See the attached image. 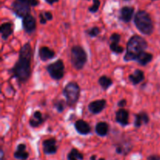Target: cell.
<instances>
[{
    "label": "cell",
    "instance_id": "cell-1",
    "mask_svg": "<svg viewBox=\"0 0 160 160\" xmlns=\"http://www.w3.org/2000/svg\"><path fill=\"white\" fill-rule=\"evenodd\" d=\"M31 45L29 43L25 44L20 49L18 61L12 68L13 77L20 82H25L31 76Z\"/></svg>",
    "mask_w": 160,
    "mask_h": 160
},
{
    "label": "cell",
    "instance_id": "cell-2",
    "mask_svg": "<svg viewBox=\"0 0 160 160\" xmlns=\"http://www.w3.org/2000/svg\"><path fill=\"white\" fill-rule=\"evenodd\" d=\"M147 46V42L143 38L138 35L133 36L128 42L124 60H136V59L145 52Z\"/></svg>",
    "mask_w": 160,
    "mask_h": 160
},
{
    "label": "cell",
    "instance_id": "cell-3",
    "mask_svg": "<svg viewBox=\"0 0 160 160\" xmlns=\"http://www.w3.org/2000/svg\"><path fill=\"white\" fill-rule=\"evenodd\" d=\"M134 23L144 34L149 35L153 31V23L150 16L145 11H139L134 17Z\"/></svg>",
    "mask_w": 160,
    "mask_h": 160
},
{
    "label": "cell",
    "instance_id": "cell-4",
    "mask_svg": "<svg viewBox=\"0 0 160 160\" xmlns=\"http://www.w3.org/2000/svg\"><path fill=\"white\" fill-rule=\"evenodd\" d=\"M87 62V54L81 46H73L71 49V62L77 70H81Z\"/></svg>",
    "mask_w": 160,
    "mask_h": 160
},
{
    "label": "cell",
    "instance_id": "cell-5",
    "mask_svg": "<svg viewBox=\"0 0 160 160\" xmlns=\"http://www.w3.org/2000/svg\"><path fill=\"white\" fill-rule=\"evenodd\" d=\"M63 95L67 99V103L72 106L77 103L80 96V87L77 83L70 82L63 89Z\"/></svg>",
    "mask_w": 160,
    "mask_h": 160
},
{
    "label": "cell",
    "instance_id": "cell-6",
    "mask_svg": "<svg viewBox=\"0 0 160 160\" xmlns=\"http://www.w3.org/2000/svg\"><path fill=\"white\" fill-rule=\"evenodd\" d=\"M47 70L52 78L55 80H60L64 76V63L61 59H59L47 67Z\"/></svg>",
    "mask_w": 160,
    "mask_h": 160
},
{
    "label": "cell",
    "instance_id": "cell-7",
    "mask_svg": "<svg viewBox=\"0 0 160 160\" xmlns=\"http://www.w3.org/2000/svg\"><path fill=\"white\" fill-rule=\"evenodd\" d=\"M12 9L17 16L20 17L29 15L30 5L25 0H15L12 3Z\"/></svg>",
    "mask_w": 160,
    "mask_h": 160
},
{
    "label": "cell",
    "instance_id": "cell-8",
    "mask_svg": "<svg viewBox=\"0 0 160 160\" xmlns=\"http://www.w3.org/2000/svg\"><path fill=\"white\" fill-rule=\"evenodd\" d=\"M106 100L102 99V100H96L92 102H91L88 106V109L91 112L94 114L99 113L100 112L103 110L106 107Z\"/></svg>",
    "mask_w": 160,
    "mask_h": 160
},
{
    "label": "cell",
    "instance_id": "cell-9",
    "mask_svg": "<svg viewBox=\"0 0 160 160\" xmlns=\"http://www.w3.org/2000/svg\"><path fill=\"white\" fill-rule=\"evenodd\" d=\"M56 141L55 138L47 139L43 142V150L46 154H54L56 152L57 147L56 145Z\"/></svg>",
    "mask_w": 160,
    "mask_h": 160
},
{
    "label": "cell",
    "instance_id": "cell-10",
    "mask_svg": "<svg viewBox=\"0 0 160 160\" xmlns=\"http://www.w3.org/2000/svg\"><path fill=\"white\" fill-rule=\"evenodd\" d=\"M23 27L27 32H32L36 28V20L32 16L28 15L23 19Z\"/></svg>",
    "mask_w": 160,
    "mask_h": 160
},
{
    "label": "cell",
    "instance_id": "cell-11",
    "mask_svg": "<svg viewBox=\"0 0 160 160\" xmlns=\"http://www.w3.org/2000/svg\"><path fill=\"white\" fill-rule=\"evenodd\" d=\"M75 128L77 131L81 134H88L91 131V128L88 123L82 120H78L75 123Z\"/></svg>",
    "mask_w": 160,
    "mask_h": 160
},
{
    "label": "cell",
    "instance_id": "cell-12",
    "mask_svg": "<svg viewBox=\"0 0 160 160\" xmlns=\"http://www.w3.org/2000/svg\"><path fill=\"white\" fill-rule=\"evenodd\" d=\"M117 121L122 126H127L128 124V119H129V113L125 109H119L116 114Z\"/></svg>",
    "mask_w": 160,
    "mask_h": 160
},
{
    "label": "cell",
    "instance_id": "cell-13",
    "mask_svg": "<svg viewBox=\"0 0 160 160\" xmlns=\"http://www.w3.org/2000/svg\"><path fill=\"white\" fill-rule=\"evenodd\" d=\"M39 56L42 61H47L55 57V52L48 47H42L39 49Z\"/></svg>",
    "mask_w": 160,
    "mask_h": 160
},
{
    "label": "cell",
    "instance_id": "cell-14",
    "mask_svg": "<svg viewBox=\"0 0 160 160\" xmlns=\"http://www.w3.org/2000/svg\"><path fill=\"white\" fill-rule=\"evenodd\" d=\"M133 14H134V9L132 7L126 6L121 9L120 12V18L123 21L129 22L132 19Z\"/></svg>",
    "mask_w": 160,
    "mask_h": 160
},
{
    "label": "cell",
    "instance_id": "cell-15",
    "mask_svg": "<svg viewBox=\"0 0 160 160\" xmlns=\"http://www.w3.org/2000/svg\"><path fill=\"white\" fill-rule=\"evenodd\" d=\"M145 79V75L143 71L140 70H136L132 74L129 76V80L133 84H138Z\"/></svg>",
    "mask_w": 160,
    "mask_h": 160
},
{
    "label": "cell",
    "instance_id": "cell-16",
    "mask_svg": "<svg viewBox=\"0 0 160 160\" xmlns=\"http://www.w3.org/2000/svg\"><path fill=\"white\" fill-rule=\"evenodd\" d=\"M0 31H1L2 38V39H7L9 35H11L12 33V24L10 23H2L0 28Z\"/></svg>",
    "mask_w": 160,
    "mask_h": 160
},
{
    "label": "cell",
    "instance_id": "cell-17",
    "mask_svg": "<svg viewBox=\"0 0 160 160\" xmlns=\"http://www.w3.org/2000/svg\"><path fill=\"white\" fill-rule=\"evenodd\" d=\"M43 121L44 120L42 118V115L40 111H36L33 115L32 118H31L30 120V125L33 128H36V127H38L41 123H43Z\"/></svg>",
    "mask_w": 160,
    "mask_h": 160
},
{
    "label": "cell",
    "instance_id": "cell-18",
    "mask_svg": "<svg viewBox=\"0 0 160 160\" xmlns=\"http://www.w3.org/2000/svg\"><path fill=\"white\" fill-rule=\"evenodd\" d=\"M148 121H149V118L147 113H145V112H142L141 113L136 115L134 125L136 128H140L142 123H148Z\"/></svg>",
    "mask_w": 160,
    "mask_h": 160
},
{
    "label": "cell",
    "instance_id": "cell-19",
    "mask_svg": "<svg viewBox=\"0 0 160 160\" xmlns=\"http://www.w3.org/2000/svg\"><path fill=\"white\" fill-rule=\"evenodd\" d=\"M26 149V145L23 144H20L17 146V151L14 153V156L17 159H26L28 158V153L25 151Z\"/></svg>",
    "mask_w": 160,
    "mask_h": 160
},
{
    "label": "cell",
    "instance_id": "cell-20",
    "mask_svg": "<svg viewBox=\"0 0 160 160\" xmlns=\"http://www.w3.org/2000/svg\"><path fill=\"white\" fill-rule=\"evenodd\" d=\"M95 131L99 136H102V137L106 136L109 132V125L105 122H100L97 123L95 127Z\"/></svg>",
    "mask_w": 160,
    "mask_h": 160
},
{
    "label": "cell",
    "instance_id": "cell-21",
    "mask_svg": "<svg viewBox=\"0 0 160 160\" xmlns=\"http://www.w3.org/2000/svg\"><path fill=\"white\" fill-rule=\"evenodd\" d=\"M152 59V55L150 54V53L146 52H142L138 57L136 59V61H137L138 63H140L141 65L145 66L150 62Z\"/></svg>",
    "mask_w": 160,
    "mask_h": 160
},
{
    "label": "cell",
    "instance_id": "cell-22",
    "mask_svg": "<svg viewBox=\"0 0 160 160\" xmlns=\"http://www.w3.org/2000/svg\"><path fill=\"white\" fill-rule=\"evenodd\" d=\"M98 83H99V84L102 86V88L104 90H106V89H108L111 85H112V80L109 78H108V77L102 76L99 78V80H98Z\"/></svg>",
    "mask_w": 160,
    "mask_h": 160
},
{
    "label": "cell",
    "instance_id": "cell-23",
    "mask_svg": "<svg viewBox=\"0 0 160 160\" xmlns=\"http://www.w3.org/2000/svg\"><path fill=\"white\" fill-rule=\"evenodd\" d=\"M82 160L83 155L78 151L76 148H73L68 155V160Z\"/></svg>",
    "mask_w": 160,
    "mask_h": 160
},
{
    "label": "cell",
    "instance_id": "cell-24",
    "mask_svg": "<svg viewBox=\"0 0 160 160\" xmlns=\"http://www.w3.org/2000/svg\"><path fill=\"white\" fill-rule=\"evenodd\" d=\"M110 49L112 50L113 52L116 53H121L123 52V48L122 46H120L119 44L117 43H111L110 45Z\"/></svg>",
    "mask_w": 160,
    "mask_h": 160
},
{
    "label": "cell",
    "instance_id": "cell-25",
    "mask_svg": "<svg viewBox=\"0 0 160 160\" xmlns=\"http://www.w3.org/2000/svg\"><path fill=\"white\" fill-rule=\"evenodd\" d=\"M87 32H88V34L91 36V37H96L97 35H98V34H99L100 30H99V28H97V27H94V28L89 29Z\"/></svg>",
    "mask_w": 160,
    "mask_h": 160
},
{
    "label": "cell",
    "instance_id": "cell-26",
    "mask_svg": "<svg viewBox=\"0 0 160 160\" xmlns=\"http://www.w3.org/2000/svg\"><path fill=\"white\" fill-rule=\"evenodd\" d=\"M93 2H94L93 6H92V7L89 8V10H90L92 12H96V11L98 9V8H99V6H100L99 0H94Z\"/></svg>",
    "mask_w": 160,
    "mask_h": 160
},
{
    "label": "cell",
    "instance_id": "cell-27",
    "mask_svg": "<svg viewBox=\"0 0 160 160\" xmlns=\"http://www.w3.org/2000/svg\"><path fill=\"white\" fill-rule=\"evenodd\" d=\"M65 102L63 101H59L56 102V108L57 109V110L59 111V112H62L64 110V108H65Z\"/></svg>",
    "mask_w": 160,
    "mask_h": 160
},
{
    "label": "cell",
    "instance_id": "cell-28",
    "mask_svg": "<svg viewBox=\"0 0 160 160\" xmlns=\"http://www.w3.org/2000/svg\"><path fill=\"white\" fill-rule=\"evenodd\" d=\"M110 40L112 41V43L118 44L120 40V35L118 34H112L110 37Z\"/></svg>",
    "mask_w": 160,
    "mask_h": 160
},
{
    "label": "cell",
    "instance_id": "cell-29",
    "mask_svg": "<svg viewBox=\"0 0 160 160\" xmlns=\"http://www.w3.org/2000/svg\"><path fill=\"white\" fill-rule=\"evenodd\" d=\"M25 1H26L30 6H37V5L38 4V0H25Z\"/></svg>",
    "mask_w": 160,
    "mask_h": 160
},
{
    "label": "cell",
    "instance_id": "cell-30",
    "mask_svg": "<svg viewBox=\"0 0 160 160\" xmlns=\"http://www.w3.org/2000/svg\"><path fill=\"white\" fill-rule=\"evenodd\" d=\"M43 15H44V17H45V19L48 20H52V15L51 12H45Z\"/></svg>",
    "mask_w": 160,
    "mask_h": 160
},
{
    "label": "cell",
    "instance_id": "cell-31",
    "mask_svg": "<svg viewBox=\"0 0 160 160\" xmlns=\"http://www.w3.org/2000/svg\"><path fill=\"white\" fill-rule=\"evenodd\" d=\"M126 104H127V101L125 99L120 100V101L118 102V106H120V107H123V106H126Z\"/></svg>",
    "mask_w": 160,
    "mask_h": 160
},
{
    "label": "cell",
    "instance_id": "cell-32",
    "mask_svg": "<svg viewBox=\"0 0 160 160\" xmlns=\"http://www.w3.org/2000/svg\"><path fill=\"white\" fill-rule=\"evenodd\" d=\"M148 160H160V157L158 156H151L148 158Z\"/></svg>",
    "mask_w": 160,
    "mask_h": 160
},
{
    "label": "cell",
    "instance_id": "cell-33",
    "mask_svg": "<svg viewBox=\"0 0 160 160\" xmlns=\"http://www.w3.org/2000/svg\"><path fill=\"white\" fill-rule=\"evenodd\" d=\"M40 18H41V23H46V19H45V17H44L43 14H41L40 15Z\"/></svg>",
    "mask_w": 160,
    "mask_h": 160
},
{
    "label": "cell",
    "instance_id": "cell-34",
    "mask_svg": "<svg viewBox=\"0 0 160 160\" xmlns=\"http://www.w3.org/2000/svg\"><path fill=\"white\" fill-rule=\"evenodd\" d=\"M45 1H46L47 2L49 3V4H53V3H54V2H57L58 0H45Z\"/></svg>",
    "mask_w": 160,
    "mask_h": 160
},
{
    "label": "cell",
    "instance_id": "cell-35",
    "mask_svg": "<svg viewBox=\"0 0 160 160\" xmlns=\"http://www.w3.org/2000/svg\"><path fill=\"white\" fill-rule=\"evenodd\" d=\"M95 158H96V156H92V158H91V160H95Z\"/></svg>",
    "mask_w": 160,
    "mask_h": 160
},
{
    "label": "cell",
    "instance_id": "cell-36",
    "mask_svg": "<svg viewBox=\"0 0 160 160\" xmlns=\"http://www.w3.org/2000/svg\"><path fill=\"white\" fill-rule=\"evenodd\" d=\"M99 160H105V159H100Z\"/></svg>",
    "mask_w": 160,
    "mask_h": 160
}]
</instances>
